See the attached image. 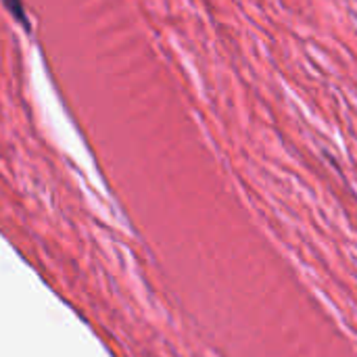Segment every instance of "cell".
Returning <instances> with one entry per match:
<instances>
[{
  "mask_svg": "<svg viewBox=\"0 0 357 357\" xmlns=\"http://www.w3.org/2000/svg\"><path fill=\"white\" fill-rule=\"evenodd\" d=\"M2 4L8 8V13H10L25 29H29V21H27V15H25V8H23V2H21V0H2Z\"/></svg>",
  "mask_w": 357,
  "mask_h": 357,
  "instance_id": "cell-1",
  "label": "cell"
}]
</instances>
